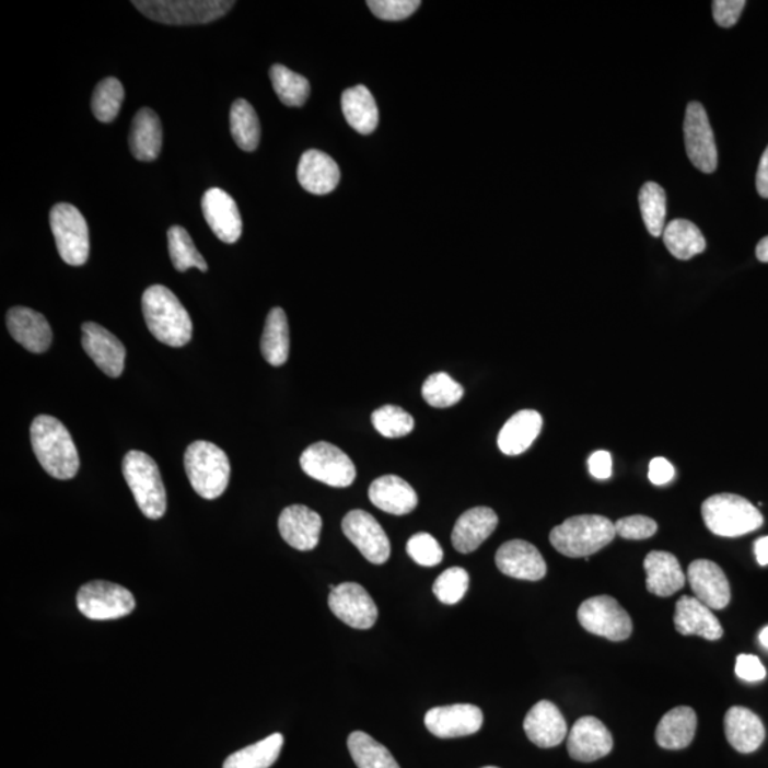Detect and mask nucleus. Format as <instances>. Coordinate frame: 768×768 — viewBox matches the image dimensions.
I'll list each match as a JSON object with an SVG mask.
<instances>
[{"label": "nucleus", "instance_id": "10", "mask_svg": "<svg viewBox=\"0 0 768 768\" xmlns=\"http://www.w3.org/2000/svg\"><path fill=\"white\" fill-rule=\"evenodd\" d=\"M301 468L313 480L329 487L345 488L356 480L352 459L336 445L319 441L310 445L301 455Z\"/></svg>", "mask_w": 768, "mask_h": 768}, {"label": "nucleus", "instance_id": "36", "mask_svg": "<svg viewBox=\"0 0 768 768\" xmlns=\"http://www.w3.org/2000/svg\"><path fill=\"white\" fill-rule=\"evenodd\" d=\"M283 746L281 733L270 734L260 742L251 744L242 750L231 754L222 768H269L278 760Z\"/></svg>", "mask_w": 768, "mask_h": 768}, {"label": "nucleus", "instance_id": "55", "mask_svg": "<svg viewBox=\"0 0 768 768\" xmlns=\"http://www.w3.org/2000/svg\"><path fill=\"white\" fill-rule=\"evenodd\" d=\"M756 255L761 263H768V236L758 242Z\"/></svg>", "mask_w": 768, "mask_h": 768}, {"label": "nucleus", "instance_id": "20", "mask_svg": "<svg viewBox=\"0 0 768 768\" xmlns=\"http://www.w3.org/2000/svg\"><path fill=\"white\" fill-rule=\"evenodd\" d=\"M202 213L218 240L235 244L242 234V218L238 206L230 194L221 188L208 189L202 197Z\"/></svg>", "mask_w": 768, "mask_h": 768}, {"label": "nucleus", "instance_id": "49", "mask_svg": "<svg viewBox=\"0 0 768 768\" xmlns=\"http://www.w3.org/2000/svg\"><path fill=\"white\" fill-rule=\"evenodd\" d=\"M746 2L744 0H715L713 2V18L719 26L729 28L736 25Z\"/></svg>", "mask_w": 768, "mask_h": 768}, {"label": "nucleus", "instance_id": "4", "mask_svg": "<svg viewBox=\"0 0 768 768\" xmlns=\"http://www.w3.org/2000/svg\"><path fill=\"white\" fill-rule=\"evenodd\" d=\"M184 467L194 491L203 500H217L224 494L230 484L231 464L224 450L217 444L194 441L185 452Z\"/></svg>", "mask_w": 768, "mask_h": 768}, {"label": "nucleus", "instance_id": "40", "mask_svg": "<svg viewBox=\"0 0 768 768\" xmlns=\"http://www.w3.org/2000/svg\"><path fill=\"white\" fill-rule=\"evenodd\" d=\"M167 238L170 258L178 272H185L189 268H197L202 270V272H207L208 265L206 259L198 253L196 244H194L187 230L178 225L171 226L167 232Z\"/></svg>", "mask_w": 768, "mask_h": 768}, {"label": "nucleus", "instance_id": "31", "mask_svg": "<svg viewBox=\"0 0 768 768\" xmlns=\"http://www.w3.org/2000/svg\"><path fill=\"white\" fill-rule=\"evenodd\" d=\"M697 728L696 711L687 706L667 711L656 728V743L666 750H682L694 742Z\"/></svg>", "mask_w": 768, "mask_h": 768}, {"label": "nucleus", "instance_id": "57", "mask_svg": "<svg viewBox=\"0 0 768 768\" xmlns=\"http://www.w3.org/2000/svg\"><path fill=\"white\" fill-rule=\"evenodd\" d=\"M482 768H498V767H491V766H490V767H482Z\"/></svg>", "mask_w": 768, "mask_h": 768}, {"label": "nucleus", "instance_id": "16", "mask_svg": "<svg viewBox=\"0 0 768 768\" xmlns=\"http://www.w3.org/2000/svg\"><path fill=\"white\" fill-rule=\"evenodd\" d=\"M484 714L474 705H452L434 708L426 713L427 730L435 737L455 738L469 736L481 729Z\"/></svg>", "mask_w": 768, "mask_h": 768}, {"label": "nucleus", "instance_id": "27", "mask_svg": "<svg viewBox=\"0 0 768 768\" xmlns=\"http://www.w3.org/2000/svg\"><path fill=\"white\" fill-rule=\"evenodd\" d=\"M498 525V516L488 507H476V509L464 512L454 525L452 543L458 552L469 554L480 548V545L492 533Z\"/></svg>", "mask_w": 768, "mask_h": 768}, {"label": "nucleus", "instance_id": "13", "mask_svg": "<svg viewBox=\"0 0 768 768\" xmlns=\"http://www.w3.org/2000/svg\"><path fill=\"white\" fill-rule=\"evenodd\" d=\"M341 530L369 562L374 566L387 562L391 557V540L372 514L363 510L350 511L341 521Z\"/></svg>", "mask_w": 768, "mask_h": 768}, {"label": "nucleus", "instance_id": "11", "mask_svg": "<svg viewBox=\"0 0 768 768\" xmlns=\"http://www.w3.org/2000/svg\"><path fill=\"white\" fill-rule=\"evenodd\" d=\"M582 628L612 642H620L632 635L633 624L615 597L601 595L586 600L578 609Z\"/></svg>", "mask_w": 768, "mask_h": 768}, {"label": "nucleus", "instance_id": "7", "mask_svg": "<svg viewBox=\"0 0 768 768\" xmlns=\"http://www.w3.org/2000/svg\"><path fill=\"white\" fill-rule=\"evenodd\" d=\"M144 16L163 25H206L231 11L235 2L226 0H136Z\"/></svg>", "mask_w": 768, "mask_h": 768}, {"label": "nucleus", "instance_id": "44", "mask_svg": "<svg viewBox=\"0 0 768 768\" xmlns=\"http://www.w3.org/2000/svg\"><path fill=\"white\" fill-rule=\"evenodd\" d=\"M372 423L374 429L387 439L406 438L415 429V419L410 412L393 405L383 406L373 411Z\"/></svg>", "mask_w": 768, "mask_h": 768}, {"label": "nucleus", "instance_id": "29", "mask_svg": "<svg viewBox=\"0 0 768 768\" xmlns=\"http://www.w3.org/2000/svg\"><path fill=\"white\" fill-rule=\"evenodd\" d=\"M724 733L733 748L743 754L756 752L766 738L760 718L742 706H734L725 713Z\"/></svg>", "mask_w": 768, "mask_h": 768}, {"label": "nucleus", "instance_id": "47", "mask_svg": "<svg viewBox=\"0 0 768 768\" xmlns=\"http://www.w3.org/2000/svg\"><path fill=\"white\" fill-rule=\"evenodd\" d=\"M419 0H370L368 7L382 21H405L420 8Z\"/></svg>", "mask_w": 768, "mask_h": 768}, {"label": "nucleus", "instance_id": "26", "mask_svg": "<svg viewBox=\"0 0 768 768\" xmlns=\"http://www.w3.org/2000/svg\"><path fill=\"white\" fill-rule=\"evenodd\" d=\"M369 500L379 510L393 515L410 514L419 504V497H417L415 488L393 474L379 477L370 484Z\"/></svg>", "mask_w": 768, "mask_h": 768}, {"label": "nucleus", "instance_id": "18", "mask_svg": "<svg viewBox=\"0 0 768 768\" xmlns=\"http://www.w3.org/2000/svg\"><path fill=\"white\" fill-rule=\"evenodd\" d=\"M497 568L507 577L539 581L547 575V563L535 545L523 539L502 544L496 554Z\"/></svg>", "mask_w": 768, "mask_h": 768}, {"label": "nucleus", "instance_id": "50", "mask_svg": "<svg viewBox=\"0 0 768 768\" xmlns=\"http://www.w3.org/2000/svg\"><path fill=\"white\" fill-rule=\"evenodd\" d=\"M736 675L746 682H760L766 677V667L753 654H740L736 661Z\"/></svg>", "mask_w": 768, "mask_h": 768}, {"label": "nucleus", "instance_id": "15", "mask_svg": "<svg viewBox=\"0 0 768 768\" xmlns=\"http://www.w3.org/2000/svg\"><path fill=\"white\" fill-rule=\"evenodd\" d=\"M82 331L84 352L108 377H120L126 363V348L120 339L94 322H85Z\"/></svg>", "mask_w": 768, "mask_h": 768}, {"label": "nucleus", "instance_id": "56", "mask_svg": "<svg viewBox=\"0 0 768 768\" xmlns=\"http://www.w3.org/2000/svg\"><path fill=\"white\" fill-rule=\"evenodd\" d=\"M760 643L768 649V626L760 632Z\"/></svg>", "mask_w": 768, "mask_h": 768}, {"label": "nucleus", "instance_id": "1", "mask_svg": "<svg viewBox=\"0 0 768 768\" xmlns=\"http://www.w3.org/2000/svg\"><path fill=\"white\" fill-rule=\"evenodd\" d=\"M33 452L40 466L57 480H70L80 468L78 449L69 430L54 416H37L31 426Z\"/></svg>", "mask_w": 768, "mask_h": 768}, {"label": "nucleus", "instance_id": "5", "mask_svg": "<svg viewBox=\"0 0 768 768\" xmlns=\"http://www.w3.org/2000/svg\"><path fill=\"white\" fill-rule=\"evenodd\" d=\"M121 468L142 514L150 520L163 519L167 511V491L154 459L139 450H131L123 458Z\"/></svg>", "mask_w": 768, "mask_h": 768}, {"label": "nucleus", "instance_id": "12", "mask_svg": "<svg viewBox=\"0 0 768 768\" xmlns=\"http://www.w3.org/2000/svg\"><path fill=\"white\" fill-rule=\"evenodd\" d=\"M686 153L690 163L701 173L711 174L718 168V149L708 113L700 103L691 102L686 108L685 125Z\"/></svg>", "mask_w": 768, "mask_h": 768}, {"label": "nucleus", "instance_id": "23", "mask_svg": "<svg viewBox=\"0 0 768 768\" xmlns=\"http://www.w3.org/2000/svg\"><path fill=\"white\" fill-rule=\"evenodd\" d=\"M526 737L540 748L561 744L568 734V725L561 710L551 701L540 700L528 711L524 720Z\"/></svg>", "mask_w": 768, "mask_h": 768}, {"label": "nucleus", "instance_id": "17", "mask_svg": "<svg viewBox=\"0 0 768 768\" xmlns=\"http://www.w3.org/2000/svg\"><path fill=\"white\" fill-rule=\"evenodd\" d=\"M612 748H614V737L609 730L601 720L592 715L577 720L568 734V753L577 761L600 760L608 756Z\"/></svg>", "mask_w": 768, "mask_h": 768}, {"label": "nucleus", "instance_id": "53", "mask_svg": "<svg viewBox=\"0 0 768 768\" xmlns=\"http://www.w3.org/2000/svg\"><path fill=\"white\" fill-rule=\"evenodd\" d=\"M756 187L758 196L768 198V147L761 155L760 164H758Z\"/></svg>", "mask_w": 768, "mask_h": 768}, {"label": "nucleus", "instance_id": "34", "mask_svg": "<svg viewBox=\"0 0 768 768\" xmlns=\"http://www.w3.org/2000/svg\"><path fill=\"white\" fill-rule=\"evenodd\" d=\"M289 349H291V339H289L287 313L282 307H274L265 322L260 352L272 366H282L289 358Z\"/></svg>", "mask_w": 768, "mask_h": 768}, {"label": "nucleus", "instance_id": "3", "mask_svg": "<svg viewBox=\"0 0 768 768\" xmlns=\"http://www.w3.org/2000/svg\"><path fill=\"white\" fill-rule=\"evenodd\" d=\"M615 535V524L606 516L577 515L555 526L549 540L568 558H587L610 544Z\"/></svg>", "mask_w": 768, "mask_h": 768}, {"label": "nucleus", "instance_id": "48", "mask_svg": "<svg viewBox=\"0 0 768 768\" xmlns=\"http://www.w3.org/2000/svg\"><path fill=\"white\" fill-rule=\"evenodd\" d=\"M616 535L625 539H648L658 531L656 521L644 515L625 516L615 523Z\"/></svg>", "mask_w": 768, "mask_h": 768}, {"label": "nucleus", "instance_id": "51", "mask_svg": "<svg viewBox=\"0 0 768 768\" xmlns=\"http://www.w3.org/2000/svg\"><path fill=\"white\" fill-rule=\"evenodd\" d=\"M673 477H675V467L666 458L656 457L649 464V480L654 486H665L673 480Z\"/></svg>", "mask_w": 768, "mask_h": 768}, {"label": "nucleus", "instance_id": "41", "mask_svg": "<svg viewBox=\"0 0 768 768\" xmlns=\"http://www.w3.org/2000/svg\"><path fill=\"white\" fill-rule=\"evenodd\" d=\"M639 207L644 225L652 236L663 235L666 221V193L656 183H647L640 188Z\"/></svg>", "mask_w": 768, "mask_h": 768}, {"label": "nucleus", "instance_id": "30", "mask_svg": "<svg viewBox=\"0 0 768 768\" xmlns=\"http://www.w3.org/2000/svg\"><path fill=\"white\" fill-rule=\"evenodd\" d=\"M543 430V417L535 410L515 412L498 434V447L507 455L526 452Z\"/></svg>", "mask_w": 768, "mask_h": 768}, {"label": "nucleus", "instance_id": "19", "mask_svg": "<svg viewBox=\"0 0 768 768\" xmlns=\"http://www.w3.org/2000/svg\"><path fill=\"white\" fill-rule=\"evenodd\" d=\"M687 580L695 592V597L710 609H724L730 604L732 600L730 583L718 563L709 559H696L687 569Z\"/></svg>", "mask_w": 768, "mask_h": 768}, {"label": "nucleus", "instance_id": "6", "mask_svg": "<svg viewBox=\"0 0 768 768\" xmlns=\"http://www.w3.org/2000/svg\"><path fill=\"white\" fill-rule=\"evenodd\" d=\"M701 515L711 533L728 538L750 534L765 523L761 512L736 494L709 497L701 505Z\"/></svg>", "mask_w": 768, "mask_h": 768}, {"label": "nucleus", "instance_id": "46", "mask_svg": "<svg viewBox=\"0 0 768 768\" xmlns=\"http://www.w3.org/2000/svg\"><path fill=\"white\" fill-rule=\"evenodd\" d=\"M407 554L421 567H435L443 561V549L433 535L419 533L412 535L406 545Z\"/></svg>", "mask_w": 768, "mask_h": 768}, {"label": "nucleus", "instance_id": "14", "mask_svg": "<svg viewBox=\"0 0 768 768\" xmlns=\"http://www.w3.org/2000/svg\"><path fill=\"white\" fill-rule=\"evenodd\" d=\"M329 608L336 618L354 629H370L376 624V604L362 585L344 582L330 591Z\"/></svg>", "mask_w": 768, "mask_h": 768}, {"label": "nucleus", "instance_id": "25", "mask_svg": "<svg viewBox=\"0 0 768 768\" xmlns=\"http://www.w3.org/2000/svg\"><path fill=\"white\" fill-rule=\"evenodd\" d=\"M298 179L307 193L325 196L338 187L340 182L339 165L331 156L322 153V151H306L299 161Z\"/></svg>", "mask_w": 768, "mask_h": 768}, {"label": "nucleus", "instance_id": "45", "mask_svg": "<svg viewBox=\"0 0 768 768\" xmlns=\"http://www.w3.org/2000/svg\"><path fill=\"white\" fill-rule=\"evenodd\" d=\"M469 585L468 572L464 568L445 569L435 580L433 592L435 597L445 605H455L466 596Z\"/></svg>", "mask_w": 768, "mask_h": 768}, {"label": "nucleus", "instance_id": "35", "mask_svg": "<svg viewBox=\"0 0 768 768\" xmlns=\"http://www.w3.org/2000/svg\"><path fill=\"white\" fill-rule=\"evenodd\" d=\"M662 236L668 253L677 259H691L706 251L703 234L694 222L687 220L668 222Z\"/></svg>", "mask_w": 768, "mask_h": 768}, {"label": "nucleus", "instance_id": "52", "mask_svg": "<svg viewBox=\"0 0 768 768\" xmlns=\"http://www.w3.org/2000/svg\"><path fill=\"white\" fill-rule=\"evenodd\" d=\"M587 467H590V473L592 476L597 478V480H608L612 476V455L605 450H597L587 459Z\"/></svg>", "mask_w": 768, "mask_h": 768}, {"label": "nucleus", "instance_id": "39", "mask_svg": "<svg viewBox=\"0 0 768 768\" xmlns=\"http://www.w3.org/2000/svg\"><path fill=\"white\" fill-rule=\"evenodd\" d=\"M270 82L279 100L288 107H301L311 94V84L306 78L295 71L275 65L269 70Z\"/></svg>", "mask_w": 768, "mask_h": 768}, {"label": "nucleus", "instance_id": "28", "mask_svg": "<svg viewBox=\"0 0 768 768\" xmlns=\"http://www.w3.org/2000/svg\"><path fill=\"white\" fill-rule=\"evenodd\" d=\"M647 587L651 594L667 597L679 592L686 583L685 573L675 555L665 551L648 554L643 562Z\"/></svg>", "mask_w": 768, "mask_h": 768}, {"label": "nucleus", "instance_id": "21", "mask_svg": "<svg viewBox=\"0 0 768 768\" xmlns=\"http://www.w3.org/2000/svg\"><path fill=\"white\" fill-rule=\"evenodd\" d=\"M322 525V516L305 505L287 507L278 520L284 543L298 551H312L317 547Z\"/></svg>", "mask_w": 768, "mask_h": 768}, {"label": "nucleus", "instance_id": "37", "mask_svg": "<svg viewBox=\"0 0 768 768\" xmlns=\"http://www.w3.org/2000/svg\"><path fill=\"white\" fill-rule=\"evenodd\" d=\"M232 139L241 150L255 151L260 140L259 118L255 108L244 98H238L231 107L230 114Z\"/></svg>", "mask_w": 768, "mask_h": 768}, {"label": "nucleus", "instance_id": "33", "mask_svg": "<svg viewBox=\"0 0 768 768\" xmlns=\"http://www.w3.org/2000/svg\"><path fill=\"white\" fill-rule=\"evenodd\" d=\"M341 112L346 121L360 135H370L379 125L377 104L368 88L359 84L341 94Z\"/></svg>", "mask_w": 768, "mask_h": 768}, {"label": "nucleus", "instance_id": "24", "mask_svg": "<svg viewBox=\"0 0 768 768\" xmlns=\"http://www.w3.org/2000/svg\"><path fill=\"white\" fill-rule=\"evenodd\" d=\"M675 628L683 637H697L708 640H719L723 637V628L709 606L697 597L682 596L676 604Z\"/></svg>", "mask_w": 768, "mask_h": 768}, {"label": "nucleus", "instance_id": "8", "mask_svg": "<svg viewBox=\"0 0 768 768\" xmlns=\"http://www.w3.org/2000/svg\"><path fill=\"white\" fill-rule=\"evenodd\" d=\"M50 228L54 232L60 258L71 267H82L89 259V226L82 212L70 203H56L50 211Z\"/></svg>", "mask_w": 768, "mask_h": 768}, {"label": "nucleus", "instance_id": "43", "mask_svg": "<svg viewBox=\"0 0 768 768\" xmlns=\"http://www.w3.org/2000/svg\"><path fill=\"white\" fill-rule=\"evenodd\" d=\"M421 395L431 407L445 409V407H452L462 400L464 388L447 373L439 372L427 379L421 387Z\"/></svg>", "mask_w": 768, "mask_h": 768}, {"label": "nucleus", "instance_id": "32", "mask_svg": "<svg viewBox=\"0 0 768 768\" xmlns=\"http://www.w3.org/2000/svg\"><path fill=\"white\" fill-rule=\"evenodd\" d=\"M130 150L137 160L154 161L163 147V127L160 117L149 107L141 108L132 120Z\"/></svg>", "mask_w": 768, "mask_h": 768}, {"label": "nucleus", "instance_id": "54", "mask_svg": "<svg viewBox=\"0 0 768 768\" xmlns=\"http://www.w3.org/2000/svg\"><path fill=\"white\" fill-rule=\"evenodd\" d=\"M754 552H756L757 562L761 567L768 566V537H763L754 544Z\"/></svg>", "mask_w": 768, "mask_h": 768}, {"label": "nucleus", "instance_id": "9", "mask_svg": "<svg viewBox=\"0 0 768 768\" xmlns=\"http://www.w3.org/2000/svg\"><path fill=\"white\" fill-rule=\"evenodd\" d=\"M78 608L88 619H120L135 610L136 600L130 591L117 583L92 581L80 587Z\"/></svg>", "mask_w": 768, "mask_h": 768}, {"label": "nucleus", "instance_id": "2", "mask_svg": "<svg viewBox=\"0 0 768 768\" xmlns=\"http://www.w3.org/2000/svg\"><path fill=\"white\" fill-rule=\"evenodd\" d=\"M142 315L151 335L171 348H183L193 338V322L179 299L163 284L147 288L141 298Z\"/></svg>", "mask_w": 768, "mask_h": 768}, {"label": "nucleus", "instance_id": "42", "mask_svg": "<svg viewBox=\"0 0 768 768\" xmlns=\"http://www.w3.org/2000/svg\"><path fill=\"white\" fill-rule=\"evenodd\" d=\"M123 100H125V89H123L120 80L116 78L102 80L93 92L92 110L94 117L102 123L116 120Z\"/></svg>", "mask_w": 768, "mask_h": 768}, {"label": "nucleus", "instance_id": "38", "mask_svg": "<svg viewBox=\"0 0 768 768\" xmlns=\"http://www.w3.org/2000/svg\"><path fill=\"white\" fill-rule=\"evenodd\" d=\"M348 747L358 768H400L392 753L364 732L350 734Z\"/></svg>", "mask_w": 768, "mask_h": 768}, {"label": "nucleus", "instance_id": "22", "mask_svg": "<svg viewBox=\"0 0 768 768\" xmlns=\"http://www.w3.org/2000/svg\"><path fill=\"white\" fill-rule=\"evenodd\" d=\"M7 325L12 338L32 353H45L54 340L49 322L31 307L14 306L9 310Z\"/></svg>", "mask_w": 768, "mask_h": 768}]
</instances>
